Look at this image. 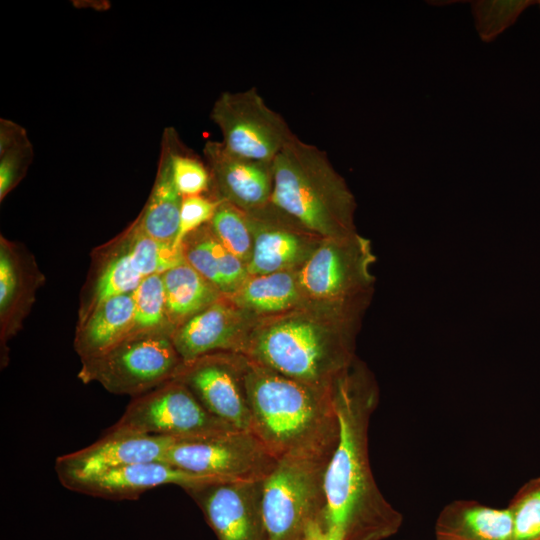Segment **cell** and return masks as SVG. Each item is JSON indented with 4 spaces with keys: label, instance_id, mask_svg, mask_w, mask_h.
Instances as JSON below:
<instances>
[{
    "label": "cell",
    "instance_id": "6da1fadb",
    "mask_svg": "<svg viewBox=\"0 0 540 540\" xmlns=\"http://www.w3.org/2000/svg\"><path fill=\"white\" fill-rule=\"evenodd\" d=\"M339 438L324 473L321 521L343 540H385L403 522L380 491L369 460L370 419L379 403L374 374L358 357L333 388Z\"/></svg>",
    "mask_w": 540,
    "mask_h": 540
},
{
    "label": "cell",
    "instance_id": "7a4b0ae2",
    "mask_svg": "<svg viewBox=\"0 0 540 540\" xmlns=\"http://www.w3.org/2000/svg\"><path fill=\"white\" fill-rule=\"evenodd\" d=\"M364 314L355 308L307 301L258 319L240 354L294 380L331 389L357 358Z\"/></svg>",
    "mask_w": 540,
    "mask_h": 540
},
{
    "label": "cell",
    "instance_id": "3957f363",
    "mask_svg": "<svg viewBox=\"0 0 540 540\" xmlns=\"http://www.w3.org/2000/svg\"><path fill=\"white\" fill-rule=\"evenodd\" d=\"M251 432L277 459L329 461L339 438L333 388L289 378L246 358Z\"/></svg>",
    "mask_w": 540,
    "mask_h": 540
},
{
    "label": "cell",
    "instance_id": "277c9868",
    "mask_svg": "<svg viewBox=\"0 0 540 540\" xmlns=\"http://www.w3.org/2000/svg\"><path fill=\"white\" fill-rule=\"evenodd\" d=\"M271 202L323 239L357 233L356 200L327 154L296 135L273 161Z\"/></svg>",
    "mask_w": 540,
    "mask_h": 540
},
{
    "label": "cell",
    "instance_id": "5b68a950",
    "mask_svg": "<svg viewBox=\"0 0 540 540\" xmlns=\"http://www.w3.org/2000/svg\"><path fill=\"white\" fill-rule=\"evenodd\" d=\"M92 276L85 288L78 321L104 301L133 293L148 276L185 263L182 248L145 234L135 220L116 238L93 252Z\"/></svg>",
    "mask_w": 540,
    "mask_h": 540
},
{
    "label": "cell",
    "instance_id": "8992f818",
    "mask_svg": "<svg viewBox=\"0 0 540 540\" xmlns=\"http://www.w3.org/2000/svg\"><path fill=\"white\" fill-rule=\"evenodd\" d=\"M171 334H129L103 353L81 360L78 378L117 395L141 396L172 380L182 364Z\"/></svg>",
    "mask_w": 540,
    "mask_h": 540
},
{
    "label": "cell",
    "instance_id": "52a82bcc",
    "mask_svg": "<svg viewBox=\"0 0 540 540\" xmlns=\"http://www.w3.org/2000/svg\"><path fill=\"white\" fill-rule=\"evenodd\" d=\"M376 262L369 239L358 232L324 239L298 270L306 301L355 308L366 312L374 295Z\"/></svg>",
    "mask_w": 540,
    "mask_h": 540
},
{
    "label": "cell",
    "instance_id": "ba28073f",
    "mask_svg": "<svg viewBox=\"0 0 540 540\" xmlns=\"http://www.w3.org/2000/svg\"><path fill=\"white\" fill-rule=\"evenodd\" d=\"M328 461L285 457L263 480L262 512L267 540H302L306 524L325 508Z\"/></svg>",
    "mask_w": 540,
    "mask_h": 540
},
{
    "label": "cell",
    "instance_id": "9c48e42d",
    "mask_svg": "<svg viewBox=\"0 0 540 540\" xmlns=\"http://www.w3.org/2000/svg\"><path fill=\"white\" fill-rule=\"evenodd\" d=\"M162 461L225 481L264 480L278 462L251 431L244 430L176 439Z\"/></svg>",
    "mask_w": 540,
    "mask_h": 540
},
{
    "label": "cell",
    "instance_id": "30bf717a",
    "mask_svg": "<svg viewBox=\"0 0 540 540\" xmlns=\"http://www.w3.org/2000/svg\"><path fill=\"white\" fill-rule=\"evenodd\" d=\"M110 429L177 439L237 430L209 413L184 384L174 379L133 398Z\"/></svg>",
    "mask_w": 540,
    "mask_h": 540
},
{
    "label": "cell",
    "instance_id": "8fae6325",
    "mask_svg": "<svg viewBox=\"0 0 540 540\" xmlns=\"http://www.w3.org/2000/svg\"><path fill=\"white\" fill-rule=\"evenodd\" d=\"M210 118L220 129L227 150L253 160L273 162L295 136L255 87L220 94Z\"/></svg>",
    "mask_w": 540,
    "mask_h": 540
},
{
    "label": "cell",
    "instance_id": "7c38bea8",
    "mask_svg": "<svg viewBox=\"0 0 540 540\" xmlns=\"http://www.w3.org/2000/svg\"><path fill=\"white\" fill-rule=\"evenodd\" d=\"M246 357L217 352L183 361L174 380L184 384L212 415L237 430H251L245 386Z\"/></svg>",
    "mask_w": 540,
    "mask_h": 540
},
{
    "label": "cell",
    "instance_id": "4fadbf2b",
    "mask_svg": "<svg viewBox=\"0 0 540 540\" xmlns=\"http://www.w3.org/2000/svg\"><path fill=\"white\" fill-rule=\"evenodd\" d=\"M263 480L210 481L186 488L218 540H267Z\"/></svg>",
    "mask_w": 540,
    "mask_h": 540
},
{
    "label": "cell",
    "instance_id": "5bb4252c",
    "mask_svg": "<svg viewBox=\"0 0 540 540\" xmlns=\"http://www.w3.org/2000/svg\"><path fill=\"white\" fill-rule=\"evenodd\" d=\"M245 214L253 236L249 275L299 270L324 240L272 202Z\"/></svg>",
    "mask_w": 540,
    "mask_h": 540
},
{
    "label": "cell",
    "instance_id": "9a60e30c",
    "mask_svg": "<svg viewBox=\"0 0 540 540\" xmlns=\"http://www.w3.org/2000/svg\"><path fill=\"white\" fill-rule=\"evenodd\" d=\"M177 438L110 429L93 444L59 456L55 471L66 488L75 481L135 463L162 461Z\"/></svg>",
    "mask_w": 540,
    "mask_h": 540
},
{
    "label": "cell",
    "instance_id": "2e32d148",
    "mask_svg": "<svg viewBox=\"0 0 540 540\" xmlns=\"http://www.w3.org/2000/svg\"><path fill=\"white\" fill-rule=\"evenodd\" d=\"M257 320L224 295L178 326L171 338L184 362L217 352L240 354Z\"/></svg>",
    "mask_w": 540,
    "mask_h": 540
},
{
    "label": "cell",
    "instance_id": "e0dca14e",
    "mask_svg": "<svg viewBox=\"0 0 540 540\" xmlns=\"http://www.w3.org/2000/svg\"><path fill=\"white\" fill-rule=\"evenodd\" d=\"M203 154L211 176L210 196L244 212L259 209L271 202L273 162L236 155L218 141H207Z\"/></svg>",
    "mask_w": 540,
    "mask_h": 540
},
{
    "label": "cell",
    "instance_id": "ac0fdd59",
    "mask_svg": "<svg viewBox=\"0 0 540 540\" xmlns=\"http://www.w3.org/2000/svg\"><path fill=\"white\" fill-rule=\"evenodd\" d=\"M44 282L34 258L20 245L0 237V342L1 365L8 359L7 342L27 317Z\"/></svg>",
    "mask_w": 540,
    "mask_h": 540
},
{
    "label": "cell",
    "instance_id": "d6986e66",
    "mask_svg": "<svg viewBox=\"0 0 540 540\" xmlns=\"http://www.w3.org/2000/svg\"><path fill=\"white\" fill-rule=\"evenodd\" d=\"M219 480L186 472L163 461H152L119 467L72 482L66 488L98 498L134 500L146 491L162 485L174 484L185 490L201 483Z\"/></svg>",
    "mask_w": 540,
    "mask_h": 540
},
{
    "label": "cell",
    "instance_id": "ffe728a7",
    "mask_svg": "<svg viewBox=\"0 0 540 540\" xmlns=\"http://www.w3.org/2000/svg\"><path fill=\"white\" fill-rule=\"evenodd\" d=\"M173 131V128L164 131L155 181L135 222L151 238L177 245L183 195L176 186L172 170Z\"/></svg>",
    "mask_w": 540,
    "mask_h": 540
},
{
    "label": "cell",
    "instance_id": "44dd1931",
    "mask_svg": "<svg viewBox=\"0 0 540 540\" xmlns=\"http://www.w3.org/2000/svg\"><path fill=\"white\" fill-rule=\"evenodd\" d=\"M435 540H512L509 510L471 499L447 503L434 526Z\"/></svg>",
    "mask_w": 540,
    "mask_h": 540
},
{
    "label": "cell",
    "instance_id": "7402d4cb",
    "mask_svg": "<svg viewBox=\"0 0 540 540\" xmlns=\"http://www.w3.org/2000/svg\"><path fill=\"white\" fill-rule=\"evenodd\" d=\"M181 247L185 262L225 296L249 276L247 266L217 239L209 223L188 234Z\"/></svg>",
    "mask_w": 540,
    "mask_h": 540
},
{
    "label": "cell",
    "instance_id": "603a6c76",
    "mask_svg": "<svg viewBox=\"0 0 540 540\" xmlns=\"http://www.w3.org/2000/svg\"><path fill=\"white\" fill-rule=\"evenodd\" d=\"M133 293L114 296L78 321L74 339L81 360L103 353L131 333L134 322Z\"/></svg>",
    "mask_w": 540,
    "mask_h": 540
},
{
    "label": "cell",
    "instance_id": "cb8c5ba5",
    "mask_svg": "<svg viewBox=\"0 0 540 540\" xmlns=\"http://www.w3.org/2000/svg\"><path fill=\"white\" fill-rule=\"evenodd\" d=\"M227 297L258 319L289 311L307 302L299 284L298 270L249 275Z\"/></svg>",
    "mask_w": 540,
    "mask_h": 540
},
{
    "label": "cell",
    "instance_id": "d4e9b609",
    "mask_svg": "<svg viewBox=\"0 0 540 540\" xmlns=\"http://www.w3.org/2000/svg\"><path fill=\"white\" fill-rule=\"evenodd\" d=\"M173 331L224 295L186 262L162 274Z\"/></svg>",
    "mask_w": 540,
    "mask_h": 540
},
{
    "label": "cell",
    "instance_id": "484cf974",
    "mask_svg": "<svg viewBox=\"0 0 540 540\" xmlns=\"http://www.w3.org/2000/svg\"><path fill=\"white\" fill-rule=\"evenodd\" d=\"M134 295V322L130 334L149 331H163L172 335L162 274L146 277Z\"/></svg>",
    "mask_w": 540,
    "mask_h": 540
},
{
    "label": "cell",
    "instance_id": "4316f807",
    "mask_svg": "<svg viewBox=\"0 0 540 540\" xmlns=\"http://www.w3.org/2000/svg\"><path fill=\"white\" fill-rule=\"evenodd\" d=\"M209 226L217 239L246 266L253 251V236L244 211L220 201Z\"/></svg>",
    "mask_w": 540,
    "mask_h": 540
},
{
    "label": "cell",
    "instance_id": "83f0119b",
    "mask_svg": "<svg viewBox=\"0 0 540 540\" xmlns=\"http://www.w3.org/2000/svg\"><path fill=\"white\" fill-rule=\"evenodd\" d=\"M507 509L512 520V540H540V476L525 482Z\"/></svg>",
    "mask_w": 540,
    "mask_h": 540
},
{
    "label": "cell",
    "instance_id": "f1b7e54d",
    "mask_svg": "<svg viewBox=\"0 0 540 540\" xmlns=\"http://www.w3.org/2000/svg\"><path fill=\"white\" fill-rule=\"evenodd\" d=\"M172 170L176 186L183 196L209 193L211 176L206 163L181 147L175 130L172 135Z\"/></svg>",
    "mask_w": 540,
    "mask_h": 540
},
{
    "label": "cell",
    "instance_id": "f546056e",
    "mask_svg": "<svg viewBox=\"0 0 540 540\" xmlns=\"http://www.w3.org/2000/svg\"><path fill=\"white\" fill-rule=\"evenodd\" d=\"M534 1H474L472 11L477 31L484 41H491L511 26Z\"/></svg>",
    "mask_w": 540,
    "mask_h": 540
},
{
    "label": "cell",
    "instance_id": "4dcf8cb0",
    "mask_svg": "<svg viewBox=\"0 0 540 540\" xmlns=\"http://www.w3.org/2000/svg\"><path fill=\"white\" fill-rule=\"evenodd\" d=\"M33 158L29 139L0 153V201L20 183Z\"/></svg>",
    "mask_w": 540,
    "mask_h": 540
},
{
    "label": "cell",
    "instance_id": "1f68e13d",
    "mask_svg": "<svg viewBox=\"0 0 540 540\" xmlns=\"http://www.w3.org/2000/svg\"><path fill=\"white\" fill-rule=\"evenodd\" d=\"M220 201L210 195L183 196L177 245L181 246L183 239L191 232L208 224Z\"/></svg>",
    "mask_w": 540,
    "mask_h": 540
},
{
    "label": "cell",
    "instance_id": "d6a6232c",
    "mask_svg": "<svg viewBox=\"0 0 540 540\" xmlns=\"http://www.w3.org/2000/svg\"><path fill=\"white\" fill-rule=\"evenodd\" d=\"M28 139L26 130L7 119L0 120V153Z\"/></svg>",
    "mask_w": 540,
    "mask_h": 540
},
{
    "label": "cell",
    "instance_id": "836d02e7",
    "mask_svg": "<svg viewBox=\"0 0 540 540\" xmlns=\"http://www.w3.org/2000/svg\"><path fill=\"white\" fill-rule=\"evenodd\" d=\"M302 540H343V538L336 530L325 526L321 517H318L306 524Z\"/></svg>",
    "mask_w": 540,
    "mask_h": 540
},
{
    "label": "cell",
    "instance_id": "e575fe53",
    "mask_svg": "<svg viewBox=\"0 0 540 540\" xmlns=\"http://www.w3.org/2000/svg\"><path fill=\"white\" fill-rule=\"evenodd\" d=\"M538 3H539V5H540V1H539Z\"/></svg>",
    "mask_w": 540,
    "mask_h": 540
}]
</instances>
